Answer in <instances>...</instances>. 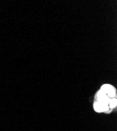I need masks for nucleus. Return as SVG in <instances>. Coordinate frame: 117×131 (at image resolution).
<instances>
[{"label":"nucleus","mask_w":117,"mask_h":131,"mask_svg":"<svg viewBox=\"0 0 117 131\" xmlns=\"http://www.w3.org/2000/svg\"><path fill=\"white\" fill-rule=\"evenodd\" d=\"M116 105V92L114 87L109 84L103 85L95 94L93 104L94 110L99 113H109Z\"/></svg>","instance_id":"nucleus-1"}]
</instances>
